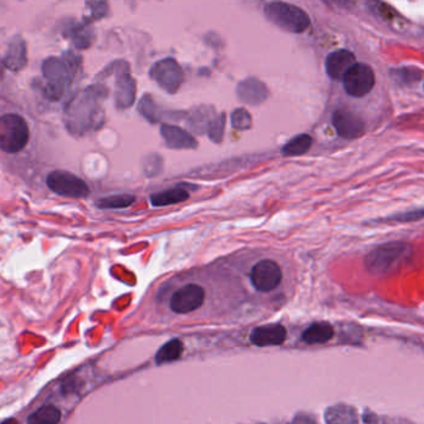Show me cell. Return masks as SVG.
<instances>
[{
  "instance_id": "277c9868",
  "label": "cell",
  "mask_w": 424,
  "mask_h": 424,
  "mask_svg": "<svg viewBox=\"0 0 424 424\" xmlns=\"http://www.w3.org/2000/svg\"><path fill=\"white\" fill-rule=\"evenodd\" d=\"M410 248L405 243H388L371 251L366 257L367 269L376 275H385L405 262Z\"/></svg>"
},
{
  "instance_id": "9c48e42d",
  "label": "cell",
  "mask_w": 424,
  "mask_h": 424,
  "mask_svg": "<svg viewBox=\"0 0 424 424\" xmlns=\"http://www.w3.org/2000/svg\"><path fill=\"white\" fill-rule=\"evenodd\" d=\"M149 76L167 94L173 95L184 81V72L174 59H163L149 70Z\"/></svg>"
},
{
  "instance_id": "5b68a950",
  "label": "cell",
  "mask_w": 424,
  "mask_h": 424,
  "mask_svg": "<svg viewBox=\"0 0 424 424\" xmlns=\"http://www.w3.org/2000/svg\"><path fill=\"white\" fill-rule=\"evenodd\" d=\"M46 184L52 192L69 198L81 200L89 197L90 194V188L85 183L84 180L61 169L52 171V173H49L46 178Z\"/></svg>"
},
{
  "instance_id": "52a82bcc",
  "label": "cell",
  "mask_w": 424,
  "mask_h": 424,
  "mask_svg": "<svg viewBox=\"0 0 424 424\" xmlns=\"http://www.w3.org/2000/svg\"><path fill=\"white\" fill-rule=\"evenodd\" d=\"M206 289L200 284H184L174 291L169 306L174 314L186 315L202 308L206 301Z\"/></svg>"
},
{
  "instance_id": "7402d4cb",
  "label": "cell",
  "mask_w": 424,
  "mask_h": 424,
  "mask_svg": "<svg viewBox=\"0 0 424 424\" xmlns=\"http://www.w3.org/2000/svg\"><path fill=\"white\" fill-rule=\"evenodd\" d=\"M182 352H183V343H182V341L178 340V339H173V340L168 341L167 343H165L158 350L154 360H156L157 365L167 363V362L178 360Z\"/></svg>"
},
{
  "instance_id": "4dcf8cb0",
  "label": "cell",
  "mask_w": 424,
  "mask_h": 424,
  "mask_svg": "<svg viewBox=\"0 0 424 424\" xmlns=\"http://www.w3.org/2000/svg\"><path fill=\"white\" fill-rule=\"evenodd\" d=\"M4 74H6V67H4V64H3V60L0 59V80L4 77Z\"/></svg>"
},
{
  "instance_id": "7c38bea8",
  "label": "cell",
  "mask_w": 424,
  "mask_h": 424,
  "mask_svg": "<svg viewBox=\"0 0 424 424\" xmlns=\"http://www.w3.org/2000/svg\"><path fill=\"white\" fill-rule=\"evenodd\" d=\"M356 63L357 61L354 52L346 49H340L328 54L325 61V69L328 77H331L335 81H342L347 71L350 70Z\"/></svg>"
},
{
  "instance_id": "9a60e30c",
  "label": "cell",
  "mask_w": 424,
  "mask_h": 424,
  "mask_svg": "<svg viewBox=\"0 0 424 424\" xmlns=\"http://www.w3.org/2000/svg\"><path fill=\"white\" fill-rule=\"evenodd\" d=\"M1 60H3L4 67L8 70H23L28 64V52H26V44L24 39L19 35L14 36L8 45L7 52H6L4 58Z\"/></svg>"
},
{
  "instance_id": "cb8c5ba5",
  "label": "cell",
  "mask_w": 424,
  "mask_h": 424,
  "mask_svg": "<svg viewBox=\"0 0 424 424\" xmlns=\"http://www.w3.org/2000/svg\"><path fill=\"white\" fill-rule=\"evenodd\" d=\"M69 35L78 49H86L91 45V32L86 24L71 26Z\"/></svg>"
},
{
  "instance_id": "e0dca14e",
  "label": "cell",
  "mask_w": 424,
  "mask_h": 424,
  "mask_svg": "<svg viewBox=\"0 0 424 424\" xmlns=\"http://www.w3.org/2000/svg\"><path fill=\"white\" fill-rule=\"evenodd\" d=\"M334 336V328L328 322H315L302 332L301 339L308 345H321L332 340Z\"/></svg>"
},
{
  "instance_id": "484cf974",
  "label": "cell",
  "mask_w": 424,
  "mask_h": 424,
  "mask_svg": "<svg viewBox=\"0 0 424 424\" xmlns=\"http://www.w3.org/2000/svg\"><path fill=\"white\" fill-rule=\"evenodd\" d=\"M224 129L225 114L222 112L218 116L215 115V117L213 118L212 123L206 129V134H208V137L211 138V141L214 142V143H220L223 141V137H224Z\"/></svg>"
},
{
  "instance_id": "7a4b0ae2",
  "label": "cell",
  "mask_w": 424,
  "mask_h": 424,
  "mask_svg": "<svg viewBox=\"0 0 424 424\" xmlns=\"http://www.w3.org/2000/svg\"><path fill=\"white\" fill-rule=\"evenodd\" d=\"M71 61L60 58L46 59L43 64V75L45 78L44 96L52 101L63 98L69 89L72 78Z\"/></svg>"
},
{
  "instance_id": "30bf717a",
  "label": "cell",
  "mask_w": 424,
  "mask_h": 424,
  "mask_svg": "<svg viewBox=\"0 0 424 424\" xmlns=\"http://www.w3.org/2000/svg\"><path fill=\"white\" fill-rule=\"evenodd\" d=\"M332 125L337 135L345 140H356L366 132L365 121L351 109H336L332 114Z\"/></svg>"
},
{
  "instance_id": "ba28073f",
  "label": "cell",
  "mask_w": 424,
  "mask_h": 424,
  "mask_svg": "<svg viewBox=\"0 0 424 424\" xmlns=\"http://www.w3.org/2000/svg\"><path fill=\"white\" fill-rule=\"evenodd\" d=\"M342 84L347 95L357 98L366 96L376 84L374 71L370 65L356 63L347 71L346 75L342 78Z\"/></svg>"
},
{
  "instance_id": "603a6c76",
  "label": "cell",
  "mask_w": 424,
  "mask_h": 424,
  "mask_svg": "<svg viewBox=\"0 0 424 424\" xmlns=\"http://www.w3.org/2000/svg\"><path fill=\"white\" fill-rule=\"evenodd\" d=\"M135 200V195L132 194H116L97 200L95 206L100 209H123L134 204Z\"/></svg>"
},
{
  "instance_id": "5bb4252c",
  "label": "cell",
  "mask_w": 424,
  "mask_h": 424,
  "mask_svg": "<svg viewBox=\"0 0 424 424\" xmlns=\"http://www.w3.org/2000/svg\"><path fill=\"white\" fill-rule=\"evenodd\" d=\"M161 135L167 147L173 149H194L198 147V142L186 129L178 126L163 123L161 126Z\"/></svg>"
},
{
  "instance_id": "d6986e66",
  "label": "cell",
  "mask_w": 424,
  "mask_h": 424,
  "mask_svg": "<svg viewBox=\"0 0 424 424\" xmlns=\"http://www.w3.org/2000/svg\"><path fill=\"white\" fill-rule=\"evenodd\" d=\"M214 117H215V112L212 107H204V106L198 107V109H194L189 116L188 125L194 132L204 134Z\"/></svg>"
},
{
  "instance_id": "83f0119b",
  "label": "cell",
  "mask_w": 424,
  "mask_h": 424,
  "mask_svg": "<svg viewBox=\"0 0 424 424\" xmlns=\"http://www.w3.org/2000/svg\"><path fill=\"white\" fill-rule=\"evenodd\" d=\"M162 158L158 154L148 156L145 161V172L147 176H156L161 172Z\"/></svg>"
},
{
  "instance_id": "f546056e",
  "label": "cell",
  "mask_w": 424,
  "mask_h": 424,
  "mask_svg": "<svg viewBox=\"0 0 424 424\" xmlns=\"http://www.w3.org/2000/svg\"><path fill=\"white\" fill-rule=\"evenodd\" d=\"M423 217V211H418V212L407 213V214H401V215H396L393 217V220H397V222H408V220H419Z\"/></svg>"
},
{
  "instance_id": "3957f363",
  "label": "cell",
  "mask_w": 424,
  "mask_h": 424,
  "mask_svg": "<svg viewBox=\"0 0 424 424\" xmlns=\"http://www.w3.org/2000/svg\"><path fill=\"white\" fill-rule=\"evenodd\" d=\"M30 131L24 117L6 114L0 117V149L7 153H18L26 147Z\"/></svg>"
},
{
  "instance_id": "8992f818",
  "label": "cell",
  "mask_w": 424,
  "mask_h": 424,
  "mask_svg": "<svg viewBox=\"0 0 424 424\" xmlns=\"http://www.w3.org/2000/svg\"><path fill=\"white\" fill-rule=\"evenodd\" d=\"M251 285L259 293H270L277 289L283 282V269L273 259H263L251 268Z\"/></svg>"
},
{
  "instance_id": "4fadbf2b",
  "label": "cell",
  "mask_w": 424,
  "mask_h": 424,
  "mask_svg": "<svg viewBox=\"0 0 424 424\" xmlns=\"http://www.w3.org/2000/svg\"><path fill=\"white\" fill-rule=\"evenodd\" d=\"M237 95L242 103L257 106L265 103L269 97V90L266 85L255 77H248L239 83L237 87Z\"/></svg>"
},
{
  "instance_id": "d4e9b609",
  "label": "cell",
  "mask_w": 424,
  "mask_h": 424,
  "mask_svg": "<svg viewBox=\"0 0 424 424\" xmlns=\"http://www.w3.org/2000/svg\"><path fill=\"white\" fill-rule=\"evenodd\" d=\"M109 12V7L103 1H87L84 13L85 24H90L92 21L101 19Z\"/></svg>"
},
{
  "instance_id": "44dd1931",
  "label": "cell",
  "mask_w": 424,
  "mask_h": 424,
  "mask_svg": "<svg viewBox=\"0 0 424 424\" xmlns=\"http://www.w3.org/2000/svg\"><path fill=\"white\" fill-rule=\"evenodd\" d=\"M312 146V138L311 136L302 134L293 137L282 149V153L286 157H294V156H301L308 152V149Z\"/></svg>"
},
{
  "instance_id": "ffe728a7",
  "label": "cell",
  "mask_w": 424,
  "mask_h": 424,
  "mask_svg": "<svg viewBox=\"0 0 424 424\" xmlns=\"http://www.w3.org/2000/svg\"><path fill=\"white\" fill-rule=\"evenodd\" d=\"M61 412L55 405H44L28 417V424H58Z\"/></svg>"
},
{
  "instance_id": "f1b7e54d",
  "label": "cell",
  "mask_w": 424,
  "mask_h": 424,
  "mask_svg": "<svg viewBox=\"0 0 424 424\" xmlns=\"http://www.w3.org/2000/svg\"><path fill=\"white\" fill-rule=\"evenodd\" d=\"M396 74L399 75V80H402V83L403 84H407L408 81L410 83H414V81H418L421 77L416 76V74H421L419 71H417V69H401V70L396 71Z\"/></svg>"
},
{
  "instance_id": "2e32d148",
  "label": "cell",
  "mask_w": 424,
  "mask_h": 424,
  "mask_svg": "<svg viewBox=\"0 0 424 424\" xmlns=\"http://www.w3.org/2000/svg\"><path fill=\"white\" fill-rule=\"evenodd\" d=\"M136 96L135 80L129 75V71L125 70L116 80V105L120 109H127L134 101Z\"/></svg>"
},
{
  "instance_id": "ac0fdd59",
  "label": "cell",
  "mask_w": 424,
  "mask_h": 424,
  "mask_svg": "<svg viewBox=\"0 0 424 424\" xmlns=\"http://www.w3.org/2000/svg\"><path fill=\"white\" fill-rule=\"evenodd\" d=\"M188 198H189V193L187 192L186 189L177 187V188H171L163 192L153 193L149 197V200L153 206H166L186 202Z\"/></svg>"
},
{
  "instance_id": "6da1fadb",
  "label": "cell",
  "mask_w": 424,
  "mask_h": 424,
  "mask_svg": "<svg viewBox=\"0 0 424 424\" xmlns=\"http://www.w3.org/2000/svg\"><path fill=\"white\" fill-rule=\"evenodd\" d=\"M264 15L273 24L294 34L305 32L311 23L308 14L301 8L283 1L266 3L264 6Z\"/></svg>"
},
{
  "instance_id": "4316f807",
  "label": "cell",
  "mask_w": 424,
  "mask_h": 424,
  "mask_svg": "<svg viewBox=\"0 0 424 424\" xmlns=\"http://www.w3.org/2000/svg\"><path fill=\"white\" fill-rule=\"evenodd\" d=\"M231 126L239 131L251 129L253 126V118L249 111L245 109H237L231 114Z\"/></svg>"
},
{
  "instance_id": "1f68e13d",
  "label": "cell",
  "mask_w": 424,
  "mask_h": 424,
  "mask_svg": "<svg viewBox=\"0 0 424 424\" xmlns=\"http://www.w3.org/2000/svg\"><path fill=\"white\" fill-rule=\"evenodd\" d=\"M1 424H17V422H15L14 419H10V421H7V422H4V423Z\"/></svg>"
},
{
  "instance_id": "8fae6325",
  "label": "cell",
  "mask_w": 424,
  "mask_h": 424,
  "mask_svg": "<svg viewBox=\"0 0 424 424\" xmlns=\"http://www.w3.org/2000/svg\"><path fill=\"white\" fill-rule=\"evenodd\" d=\"M286 328L280 324H270L251 330V342L257 347L280 346L286 340Z\"/></svg>"
}]
</instances>
